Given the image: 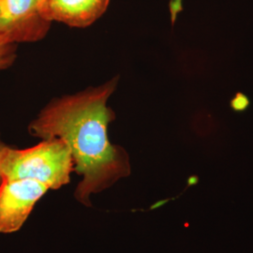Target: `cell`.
Segmentation results:
<instances>
[{"label":"cell","instance_id":"obj_7","mask_svg":"<svg viewBox=\"0 0 253 253\" xmlns=\"http://www.w3.org/2000/svg\"><path fill=\"white\" fill-rule=\"evenodd\" d=\"M250 106V100L242 93H237L235 99L231 101V107L235 112H243Z\"/></svg>","mask_w":253,"mask_h":253},{"label":"cell","instance_id":"obj_6","mask_svg":"<svg viewBox=\"0 0 253 253\" xmlns=\"http://www.w3.org/2000/svg\"><path fill=\"white\" fill-rule=\"evenodd\" d=\"M16 57V45L0 41V71L5 70L13 63Z\"/></svg>","mask_w":253,"mask_h":253},{"label":"cell","instance_id":"obj_4","mask_svg":"<svg viewBox=\"0 0 253 253\" xmlns=\"http://www.w3.org/2000/svg\"><path fill=\"white\" fill-rule=\"evenodd\" d=\"M49 190L34 179H2L0 184V234L19 231L37 203Z\"/></svg>","mask_w":253,"mask_h":253},{"label":"cell","instance_id":"obj_2","mask_svg":"<svg viewBox=\"0 0 253 253\" xmlns=\"http://www.w3.org/2000/svg\"><path fill=\"white\" fill-rule=\"evenodd\" d=\"M73 171L72 152L58 138L46 139L27 149L7 145L0 155L2 179H34L49 190H57L69 184Z\"/></svg>","mask_w":253,"mask_h":253},{"label":"cell","instance_id":"obj_9","mask_svg":"<svg viewBox=\"0 0 253 253\" xmlns=\"http://www.w3.org/2000/svg\"><path fill=\"white\" fill-rule=\"evenodd\" d=\"M7 145H5L1 140H0V155L2 153V151L4 150V148L6 147ZM1 182H2V177H1V174H0V184H1Z\"/></svg>","mask_w":253,"mask_h":253},{"label":"cell","instance_id":"obj_8","mask_svg":"<svg viewBox=\"0 0 253 253\" xmlns=\"http://www.w3.org/2000/svg\"><path fill=\"white\" fill-rule=\"evenodd\" d=\"M169 9L171 14V23H172V26H173L177 19V16L183 10V0H170Z\"/></svg>","mask_w":253,"mask_h":253},{"label":"cell","instance_id":"obj_1","mask_svg":"<svg viewBox=\"0 0 253 253\" xmlns=\"http://www.w3.org/2000/svg\"><path fill=\"white\" fill-rule=\"evenodd\" d=\"M116 85L114 79L100 87L53 101L29 126L32 135L43 140L58 138L68 145L74 171L82 175L74 197L85 207H91L92 194L130 173L126 151L109 140V123L115 116L106 103Z\"/></svg>","mask_w":253,"mask_h":253},{"label":"cell","instance_id":"obj_3","mask_svg":"<svg viewBox=\"0 0 253 253\" xmlns=\"http://www.w3.org/2000/svg\"><path fill=\"white\" fill-rule=\"evenodd\" d=\"M52 20L47 0H0V41L33 42L45 37Z\"/></svg>","mask_w":253,"mask_h":253},{"label":"cell","instance_id":"obj_5","mask_svg":"<svg viewBox=\"0 0 253 253\" xmlns=\"http://www.w3.org/2000/svg\"><path fill=\"white\" fill-rule=\"evenodd\" d=\"M110 0H47L52 21L70 27H85L97 21L107 9Z\"/></svg>","mask_w":253,"mask_h":253}]
</instances>
